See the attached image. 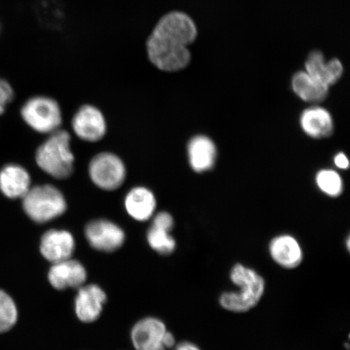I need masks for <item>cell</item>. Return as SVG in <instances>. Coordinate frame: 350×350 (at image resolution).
I'll return each instance as SVG.
<instances>
[{
	"instance_id": "1",
	"label": "cell",
	"mask_w": 350,
	"mask_h": 350,
	"mask_svg": "<svg viewBox=\"0 0 350 350\" xmlns=\"http://www.w3.org/2000/svg\"><path fill=\"white\" fill-rule=\"evenodd\" d=\"M196 35V25L189 16L170 12L160 20L148 38V58L161 71H179L190 62L187 46L195 41Z\"/></svg>"
},
{
	"instance_id": "2",
	"label": "cell",
	"mask_w": 350,
	"mask_h": 350,
	"mask_svg": "<svg viewBox=\"0 0 350 350\" xmlns=\"http://www.w3.org/2000/svg\"><path fill=\"white\" fill-rule=\"evenodd\" d=\"M230 279L239 290L222 293L219 304L223 309L234 313H244L259 304L265 295L266 283L257 271L237 264L232 268Z\"/></svg>"
},
{
	"instance_id": "3",
	"label": "cell",
	"mask_w": 350,
	"mask_h": 350,
	"mask_svg": "<svg viewBox=\"0 0 350 350\" xmlns=\"http://www.w3.org/2000/svg\"><path fill=\"white\" fill-rule=\"evenodd\" d=\"M70 142L71 135L67 131L59 129L51 133L35 155L38 167L57 179L71 176L75 157L70 148Z\"/></svg>"
},
{
	"instance_id": "4",
	"label": "cell",
	"mask_w": 350,
	"mask_h": 350,
	"mask_svg": "<svg viewBox=\"0 0 350 350\" xmlns=\"http://www.w3.org/2000/svg\"><path fill=\"white\" fill-rule=\"evenodd\" d=\"M22 199L26 215L38 224L63 215L68 207L62 192L51 185L31 187Z\"/></svg>"
},
{
	"instance_id": "5",
	"label": "cell",
	"mask_w": 350,
	"mask_h": 350,
	"mask_svg": "<svg viewBox=\"0 0 350 350\" xmlns=\"http://www.w3.org/2000/svg\"><path fill=\"white\" fill-rule=\"evenodd\" d=\"M21 113L26 124L39 133H54L62 124V112L59 103L43 96L28 100L22 107Z\"/></svg>"
},
{
	"instance_id": "6",
	"label": "cell",
	"mask_w": 350,
	"mask_h": 350,
	"mask_svg": "<svg viewBox=\"0 0 350 350\" xmlns=\"http://www.w3.org/2000/svg\"><path fill=\"white\" fill-rule=\"evenodd\" d=\"M92 182L104 191H115L124 183L126 166L119 156L103 152L92 159L89 165Z\"/></svg>"
},
{
	"instance_id": "7",
	"label": "cell",
	"mask_w": 350,
	"mask_h": 350,
	"mask_svg": "<svg viewBox=\"0 0 350 350\" xmlns=\"http://www.w3.org/2000/svg\"><path fill=\"white\" fill-rule=\"evenodd\" d=\"M85 235L95 250L111 253L120 249L125 242V233L120 226L106 219L92 221L85 226Z\"/></svg>"
},
{
	"instance_id": "8",
	"label": "cell",
	"mask_w": 350,
	"mask_h": 350,
	"mask_svg": "<svg viewBox=\"0 0 350 350\" xmlns=\"http://www.w3.org/2000/svg\"><path fill=\"white\" fill-rule=\"evenodd\" d=\"M72 126L79 138L90 143L100 141L107 130L103 113L91 105H85L79 109L72 120Z\"/></svg>"
},
{
	"instance_id": "9",
	"label": "cell",
	"mask_w": 350,
	"mask_h": 350,
	"mask_svg": "<svg viewBox=\"0 0 350 350\" xmlns=\"http://www.w3.org/2000/svg\"><path fill=\"white\" fill-rule=\"evenodd\" d=\"M167 328L161 319L147 317L133 326L131 339L135 350H166L163 340Z\"/></svg>"
},
{
	"instance_id": "10",
	"label": "cell",
	"mask_w": 350,
	"mask_h": 350,
	"mask_svg": "<svg viewBox=\"0 0 350 350\" xmlns=\"http://www.w3.org/2000/svg\"><path fill=\"white\" fill-rule=\"evenodd\" d=\"M75 297V313L83 323H93L103 312L107 296L98 284H91L78 288Z\"/></svg>"
},
{
	"instance_id": "11",
	"label": "cell",
	"mask_w": 350,
	"mask_h": 350,
	"mask_svg": "<svg viewBox=\"0 0 350 350\" xmlns=\"http://www.w3.org/2000/svg\"><path fill=\"white\" fill-rule=\"evenodd\" d=\"M87 279V271L80 261L68 260L55 262L48 272V281L58 291L80 288Z\"/></svg>"
},
{
	"instance_id": "12",
	"label": "cell",
	"mask_w": 350,
	"mask_h": 350,
	"mask_svg": "<svg viewBox=\"0 0 350 350\" xmlns=\"http://www.w3.org/2000/svg\"><path fill=\"white\" fill-rule=\"evenodd\" d=\"M75 239L67 230H50L41 239L42 255L52 264L70 259L75 251Z\"/></svg>"
},
{
	"instance_id": "13",
	"label": "cell",
	"mask_w": 350,
	"mask_h": 350,
	"mask_svg": "<svg viewBox=\"0 0 350 350\" xmlns=\"http://www.w3.org/2000/svg\"><path fill=\"white\" fill-rule=\"evenodd\" d=\"M269 252L272 260L286 269L297 268L304 260V250L294 236L280 234L270 241Z\"/></svg>"
},
{
	"instance_id": "14",
	"label": "cell",
	"mask_w": 350,
	"mask_h": 350,
	"mask_svg": "<svg viewBox=\"0 0 350 350\" xmlns=\"http://www.w3.org/2000/svg\"><path fill=\"white\" fill-rule=\"evenodd\" d=\"M31 187V178L22 166L10 164L0 170V191L10 199H19Z\"/></svg>"
},
{
	"instance_id": "15",
	"label": "cell",
	"mask_w": 350,
	"mask_h": 350,
	"mask_svg": "<svg viewBox=\"0 0 350 350\" xmlns=\"http://www.w3.org/2000/svg\"><path fill=\"white\" fill-rule=\"evenodd\" d=\"M126 211L134 220L146 221L153 216L157 207L154 194L144 187L133 188L124 200Z\"/></svg>"
},
{
	"instance_id": "16",
	"label": "cell",
	"mask_w": 350,
	"mask_h": 350,
	"mask_svg": "<svg viewBox=\"0 0 350 350\" xmlns=\"http://www.w3.org/2000/svg\"><path fill=\"white\" fill-rule=\"evenodd\" d=\"M306 72L330 87L342 76L343 66L336 59L325 62L321 52L313 51L306 61Z\"/></svg>"
},
{
	"instance_id": "17",
	"label": "cell",
	"mask_w": 350,
	"mask_h": 350,
	"mask_svg": "<svg viewBox=\"0 0 350 350\" xmlns=\"http://www.w3.org/2000/svg\"><path fill=\"white\" fill-rule=\"evenodd\" d=\"M187 152L191 168L196 172H207L215 163V144L204 135H197L192 138L188 144Z\"/></svg>"
},
{
	"instance_id": "18",
	"label": "cell",
	"mask_w": 350,
	"mask_h": 350,
	"mask_svg": "<svg viewBox=\"0 0 350 350\" xmlns=\"http://www.w3.org/2000/svg\"><path fill=\"white\" fill-rule=\"evenodd\" d=\"M301 129L313 138L329 137L334 131V121L330 113L321 107L305 109L300 119Z\"/></svg>"
},
{
	"instance_id": "19",
	"label": "cell",
	"mask_w": 350,
	"mask_h": 350,
	"mask_svg": "<svg viewBox=\"0 0 350 350\" xmlns=\"http://www.w3.org/2000/svg\"><path fill=\"white\" fill-rule=\"evenodd\" d=\"M292 88L299 97L308 103H319L325 100L329 87L306 72L295 74L292 80Z\"/></svg>"
},
{
	"instance_id": "20",
	"label": "cell",
	"mask_w": 350,
	"mask_h": 350,
	"mask_svg": "<svg viewBox=\"0 0 350 350\" xmlns=\"http://www.w3.org/2000/svg\"><path fill=\"white\" fill-rule=\"evenodd\" d=\"M147 242L160 255L169 256L176 249V241L170 231L152 225L147 232Z\"/></svg>"
},
{
	"instance_id": "21",
	"label": "cell",
	"mask_w": 350,
	"mask_h": 350,
	"mask_svg": "<svg viewBox=\"0 0 350 350\" xmlns=\"http://www.w3.org/2000/svg\"><path fill=\"white\" fill-rule=\"evenodd\" d=\"M18 310L7 293L0 291V334L10 331L16 325Z\"/></svg>"
},
{
	"instance_id": "22",
	"label": "cell",
	"mask_w": 350,
	"mask_h": 350,
	"mask_svg": "<svg viewBox=\"0 0 350 350\" xmlns=\"http://www.w3.org/2000/svg\"><path fill=\"white\" fill-rule=\"evenodd\" d=\"M317 185L323 193L338 196L342 193L343 183L340 175L332 170H323L317 175Z\"/></svg>"
},
{
	"instance_id": "23",
	"label": "cell",
	"mask_w": 350,
	"mask_h": 350,
	"mask_svg": "<svg viewBox=\"0 0 350 350\" xmlns=\"http://www.w3.org/2000/svg\"><path fill=\"white\" fill-rule=\"evenodd\" d=\"M13 96L14 93L10 83L0 79V116L5 111L7 105L12 102Z\"/></svg>"
},
{
	"instance_id": "24",
	"label": "cell",
	"mask_w": 350,
	"mask_h": 350,
	"mask_svg": "<svg viewBox=\"0 0 350 350\" xmlns=\"http://www.w3.org/2000/svg\"><path fill=\"white\" fill-rule=\"evenodd\" d=\"M174 221L172 214L167 212H160L153 218L152 224L160 228L172 231L174 227Z\"/></svg>"
},
{
	"instance_id": "25",
	"label": "cell",
	"mask_w": 350,
	"mask_h": 350,
	"mask_svg": "<svg viewBox=\"0 0 350 350\" xmlns=\"http://www.w3.org/2000/svg\"><path fill=\"white\" fill-rule=\"evenodd\" d=\"M334 163L340 169H347L349 165L347 157L345 156L344 153H338V154L335 157Z\"/></svg>"
},
{
	"instance_id": "26",
	"label": "cell",
	"mask_w": 350,
	"mask_h": 350,
	"mask_svg": "<svg viewBox=\"0 0 350 350\" xmlns=\"http://www.w3.org/2000/svg\"><path fill=\"white\" fill-rule=\"evenodd\" d=\"M174 350H201V349L194 343L189 342V341H183L175 345Z\"/></svg>"
},
{
	"instance_id": "27",
	"label": "cell",
	"mask_w": 350,
	"mask_h": 350,
	"mask_svg": "<svg viewBox=\"0 0 350 350\" xmlns=\"http://www.w3.org/2000/svg\"><path fill=\"white\" fill-rule=\"evenodd\" d=\"M175 341L174 336L172 334V332L167 331L165 335L163 344L164 347L167 350L168 349H172L175 347Z\"/></svg>"
},
{
	"instance_id": "28",
	"label": "cell",
	"mask_w": 350,
	"mask_h": 350,
	"mask_svg": "<svg viewBox=\"0 0 350 350\" xmlns=\"http://www.w3.org/2000/svg\"><path fill=\"white\" fill-rule=\"evenodd\" d=\"M349 242H350V240H349V238L347 239V247L349 249Z\"/></svg>"
}]
</instances>
